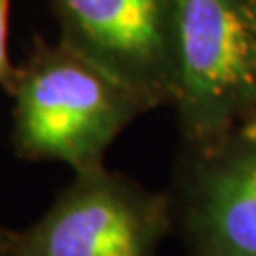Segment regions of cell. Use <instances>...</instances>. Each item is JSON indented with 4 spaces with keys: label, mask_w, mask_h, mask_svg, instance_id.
<instances>
[{
    "label": "cell",
    "mask_w": 256,
    "mask_h": 256,
    "mask_svg": "<svg viewBox=\"0 0 256 256\" xmlns=\"http://www.w3.org/2000/svg\"><path fill=\"white\" fill-rule=\"evenodd\" d=\"M11 146L28 162L75 173L105 166L114 141L156 107L84 54L38 36L11 79Z\"/></svg>",
    "instance_id": "cell-1"
},
{
    "label": "cell",
    "mask_w": 256,
    "mask_h": 256,
    "mask_svg": "<svg viewBox=\"0 0 256 256\" xmlns=\"http://www.w3.org/2000/svg\"><path fill=\"white\" fill-rule=\"evenodd\" d=\"M171 47L182 146H212L252 107L256 0H171Z\"/></svg>",
    "instance_id": "cell-2"
},
{
    "label": "cell",
    "mask_w": 256,
    "mask_h": 256,
    "mask_svg": "<svg viewBox=\"0 0 256 256\" xmlns=\"http://www.w3.org/2000/svg\"><path fill=\"white\" fill-rule=\"evenodd\" d=\"M173 226L169 192L105 164L75 173L28 226H0V256H158Z\"/></svg>",
    "instance_id": "cell-3"
},
{
    "label": "cell",
    "mask_w": 256,
    "mask_h": 256,
    "mask_svg": "<svg viewBox=\"0 0 256 256\" xmlns=\"http://www.w3.org/2000/svg\"><path fill=\"white\" fill-rule=\"evenodd\" d=\"M169 196L188 256H256V122L182 146Z\"/></svg>",
    "instance_id": "cell-4"
},
{
    "label": "cell",
    "mask_w": 256,
    "mask_h": 256,
    "mask_svg": "<svg viewBox=\"0 0 256 256\" xmlns=\"http://www.w3.org/2000/svg\"><path fill=\"white\" fill-rule=\"evenodd\" d=\"M60 41L158 107L171 105V0H50Z\"/></svg>",
    "instance_id": "cell-5"
},
{
    "label": "cell",
    "mask_w": 256,
    "mask_h": 256,
    "mask_svg": "<svg viewBox=\"0 0 256 256\" xmlns=\"http://www.w3.org/2000/svg\"><path fill=\"white\" fill-rule=\"evenodd\" d=\"M9 6L11 0H0V88L9 92L11 79L15 73V64L9 58V45H6V34H9Z\"/></svg>",
    "instance_id": "cell-6"
},
{
    "label": "cell",
    "mask_w": 256,
    "mask_h": 256,
    "mask_svg": "<svg viewBox=\"0 0 256 256\" xmlns=\"http://www.w3.org/2000/svg\"><path fill=\"white\" fill-rule=\"evenodd\" d=\"M244 122H256V84H254V96H252V107H250V114Z\"/></svg>",
    "instance_id": "cell-7"
}]
</instances>
